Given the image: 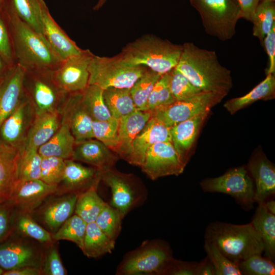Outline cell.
<instances>
[{
  "label": "cell",
  "mask_w": 275,
  "mask_h": 275,
  "mask_svg": "<svg viewBox=\"0 0 275 275\" xmlns=\"http://www.w3.org/2000/svg\"><path fill=\"white\" fill-rule=\"evenodd\" d=\"M175 68L203 91L226 96L233 87L231 71L221 64L216 52L199 47L193 42L183 45Z\"/></svg>",
  "instance_id": "1"
},
{
  "label": "cell",
  "mask_w": 275,
  "mask_h": 275,
  "mask_svg": "<svg viewBox=\"0 0 275 275\" xmlns=\"http://www.w3.org/2000/svg\"><path fill=\"white\" fill-rule=\"evenodd\" d=\"M6 8L15 63L25 70L52 71L57 68L63 60L52 49L43 35L32 29L14 13Z\"/></svg>",
  "instance_id": "2"
},
{
  "label": "cell",
  "mask_w": 275,
  "mask_h": 275,
  "mask_svg": "<svg viewBox=\"0 0 275 275\" xmlns=\"http://www.w3.org/2000/svg\"><path fill=\"white\" fill-rule=\"evenodd\" d=\"M204 240L237 264L253 255H261L264 250L262 239L251 222L235 225L213 222L205 229Z\"/></svg>",
  "instance_id": "3"
},
{
  "label": "cell",
  "mask_w": 275,
  "mask_h": 275,
  "mask_svg": "<svg viewBox=\"0 0 275 275\" xmlns=\"http://www.w3.org/2000/svg\"><path fill=\"white\" fill-rule=\"evenodd\" d=\"M182 49V45L145 35L128 43L118 56L127 65L143 66L162 75L176 67Z\"/></svg>",
  "instance_id": "4"
},
{
  "label": "cell",
  "mask_w": 275,
  "mask_h": 275,
  "mask_svg": "<svg viewBox=\"0 0 275 275\" xmlns=\"http://www.w3.org/2000/svg\"><path fill=\"white\" fill-rule=\"evenodd\" d=\"M173 257L171 248L165 240H146L125 254L116 274L162 275L167 263Z\"/></svg>",
  "instance_id": "5"
},
{
  "label": "cell",
  "mask_w": 275,
  "mask_h": 275,
  "mask_svg": "<svg viewBox=\"0 0 275 275\" xmlns=\"http://www.w3.org/2000/svg\"><path fill=\"white\" fill-rule=\"evenodd\" d=\"M199 13L206 33L222 41L232 39L241 18L237 0H189Z\"/></svg>",
  "instance_id": "6"
},
{
  "label": "cell",
  "mask_w": 275,
  "mask_h": 275,
  "mask_svg": "<svg viewBox=\"0 0 275 275\" xmlns=\"http://www.w3.org/2000/svg\"><path fill=\"white\" fill-rule=\"evenodd\" d=\"M148 69L143 66L127 65L118 55L106 57L93 54L88 67L89 85L97 86L103 90L130 89Z\"/></svg>",
  "instance_id": "7"
},
{
  "label": "cell",
  "mask_w": 275,
  "mask_h": 275,
  "mask_svg": "<svg viewBox=\"0 0 275 275\" xmlns=\"http://www.w3.org/2000/svg\"><path fill=\"white\" fill-rule=\"evenodd\" d=\"M23 88L36 115L58 111L67 94L57 85L52 71L45 69L25 70Z\"/></svg>",
  "instance_id": "8"
},
{
  "label": "cell",
  "mask_w": 275,
  "mask_h": 275,
  "mask_svg": "<svg viewBox=\"0 0 275 275\" xmlns=\"http://www.w3.org/2000/svg\"><path fill=\"white\" fill-rule=\"evenodd\" d=\"M101 181L111 188V203L124 218L146 200V188L133 175L123 174L114 168L101 172Z\"/></svg>",
  "instance_id": "9"
},
{
  "label": "cell",
  "mask_w": 275,
  "mask_h": 275,
  "mask_svg": "<svg viewBox=\"0 0 275 275\" xmlns=\"http://www.w3.org/2000/svg\"><path fill=\"white\" fill-rule=\"evenodd\" d=\"M200 185L204 192L230 196L245 210L254 207L255 185L244 167L232 169L218 177L203 179Z\"/></svg>",
  "instance_id": "10"
},
{
  "label": "cell",
  "mask_w": 275,
  "mask_h": 275,
  "mask_svg": "<svg viewBox=\"0 0 275 275\" xmlns=\"http://www.w3.org/2000/svg\"><path fill=\"white\" fill-rule=\"evenodd\" d=\"M44 246L13 233L0 242V267L4 271L27 266L40 268Z\"/></svg>",
  "instance_id": "11"
},
{
  "label": "cell",
  "mask_w": 275,
  "mask_h": 275,
  "mask_svg": "<svg viewBox=\"0 0 275 275\" xmlns=\"http://www.w3.org/2000/svg\"><path fill=\"white\" fill-rule=\"evenodd\" d=\"M224 97L216 93L202 91L188 99L175 101L150 112L151 117L170 127L201 112L210 109Z\"/></svg>",
  "instance_id": "12"
},
{
  "label": "cell",
  "mask_w": 275,
  "mask_h": 275,
  "mask_svg": "<svg viewBox=\"0 0 275 275\" xmlns=\"http://www.w3.org/2000/svg\"><path fill=\"white\" fill-rule=\"evenodd\" d=\"M187 158L181 155L172 142H159L147 150L142 171L152 180L160 177L182 173Z\"/></svg>",
  "instance_id": "13"
},
{
  "label": "cell",
  "mask_w": 275,
  "mask_h": 275,
  "mask_svg": "<svg viewBox=\"0 0 275 275\" xmlns=\"http://www.w3.org/2000/svg\"><path fill=\"white\" fill-rule=\"evenodd\" d=\"M93 54L90 50L82 49L52 71L54 82L64 93L81 92L89 85L88 67Z\"/></svg>",
  "instance_id": "14"
},
{
  "label": "cell",
  "mask_w": 275,
  "mask_h": 275,
  "mask_svg": "<svg viewBox=\"0 0 275 275\" xmlns=\"http://www.w3.org/2000/svg\"><path fill=\"white\" fill-rule=\"evenodd\" d=\"M78 194H53L47 197L31 214L34 218L51 234L74 213Z\"/></svg>",
  "instance_id": "15"
},
{
  "label": "cell",
  "mask_w": 275,
  "mask_h": 275,
  "mask_svg": "<svg viewBox=\"0 0 275 275\" xmlns=\"http://www.w3.org/2000/svg\"><path fill=\"white\" fill-rule=\"evenodd\" d=\"M36 116L34 109L26 97L23 99L0 126V142L21 148Z\"/></svg>",
  "instance_id": "16"
},
{
  "label": "cell",
  "mask_w": 275,
  "mask_h": 275,
  "mask_svg": "<svg viewBox=\"0 0 275 275\" xmlns=\"http://www.w3.org/2000/svg\"><path fill=\"white\" fill-rule=\"evenodd\" d=\"M81 92L67 93L58 112L69 124L75 143L94 138L93 120L81 103Z\"/></svg>",
  "instance_id": "17"
},
{
  "label": "cell",
  "mask_w": 275,
  "mask_h": 275,
  "mask_svg": "<svg viewBox=\"0 0 275 275\" xmlns=\"http://www.w3.org/2000/svg\"><path fill=\"white\" fill-rule=\"evenodd\" d=\"M42 34L54 52L63 60L82 50L53 19L44 0H40Z\"/></svg>",
  "instance_id": "18"
},
{
  "label": "cell",
  "mask_w": 275,
  "mask_h": 275,
  "mask_svg": "<svg viewBox=\"0 0 275 275\" xmlns=\"http://www.w3.org/2000/svg\"><path fill=\"white\" fill-rule=\"evenodd\" d=\"M159 142H172L170 127L151 117L134 139L130 153L126 161L132 165L141 167L148 149Z\"/></svg>",
  "instance_id": "19"
},
{
  "label": "cell",
  "mask_w": 275,
  "mask_h": 275,
  "mask_svg": "<svg viewBox=\"0 0 275 275\" xmlns=\"http://www.w3.org/2000/svg\"><path fill=\"white\" fill-rule=\"evenodd\" d=\"M57 187V185L47 184L41 179L19 181L10 199L17 210L31 213L47 197L55 194Z\"/></svg>",
  "instance_id": "20"
},
{
  "label": "cell",
  "mask_w": 275,
  "mask_h": 275,
  "mask_svg": "<svg viewBox=\"0 0 275 275\" xmlns=\"http://www.w3.org/2000/svg\"><path fill=\"white\" fill-rule=\"evenodd\" d=\"M25 69L17 63L11 66L0 81V126L23 99Z\"/></svg>",
  "instance_id": "21"
},
{
  "label": "cell",
  "mask_w": 275,
  "mask_h": 275,
  "mask_svg": "<svg viewBox=\"0 0 275 275\" xmlns=\"http://www.w3.org/2000/svg\"><path fill=\"white\" fill-rule=\"evenodd\" d=\"M63 176L57 185L54 195L79 194L89 188L100 176L101 171L84 166L72 159H65Z\"/></svg>",
  "instance_id": "22"
},
{
  "label": "cell",
  "mask_w": 275,
  "mask_h": 275,
  "mask_svg": "<svg viewBox=\"0 0 275 275\" xmlns=\"http://www.w3.org/2000/svg\"><path fill=\"white\" fill-rule=\"evenodd\" d=\"M72 159L84 162L102 172L114 168L117 157L103 143L91 139L75 143Z\"/></svg>",
  "instance_id": "23"
},
{
  "label": "cell",
  "mask_w": 275,
  "mask_h": 275,
  "mask_svg": "<svg viewBox=\"0 0 275 275\" xmlns=\"http://www.w3.org/2000/svg\"><path fill=\"white\" fill-rule=\"evenodd\" d=\"M151 117L150 111L136 109L120 118L118 124V145L115 152L127 160L132 147V143Z\"/></svg>",
  "instance_id": "24"
},
{
  "label": "cell",
  "mask_w": 275,
  "mask_h": 275,
  "mask_svg": "<svg viewBox=\"0 0 275 275\" xmlns=\"http://www.w3.org/2000/svg\"><path fill=\"white\" fill-rule=\"evenodd\" d=\"M248 168L254 179V201L258 204L265 202L275 193V168L264 156L251 159Z\"/></svg>",
  "instance_id": "25"
},
{
  "label": "cell",
  "mask_w": 275,
  "mask_h": 275,
  "mask_svg": "<svg viewBox=\"0 0 275 275\" xmlns=\"http://www.w3.org/2000/svg\"><path fill=\"white\" fill-rule=\"evenodd\" d=\"M61 123V117L58 111L36 115L23 145L20 149H38L53 136Z\"/></svg>",
  "instance_id": "26"
},
{
  "label": "cell",
  "mask_w": 275,
  "mask_h": 275,
  "mask_svg": "<svg viewBox=\"0 0 275 275\" xmlns=\"http://www.w3.org/2000/svg\"><path fill=\"white\" fill-rule=\"evenodd\" d=\"M18 153L17 148L0 142V203L11 198L19 181Z\"/></svg>",
  "instance_id": "27"
},
{
  "label": "cell",
  "mask_w": 275,
  "mask_h": 275,
  "mask_svg": "<svg viewBox=\"0 0 275 275\" xmlns=\"http://www.w3.org/2000/svg\"><path fill=\"white\" fill-rule=\"evenodd\" d=\"M210 110L201 112L170 127L172 143L183 156L186 157V153L194 142L199 128Z\"/></svg>",
  "instance_id": "28"
},
{
  "label": "cell",
  "mask_w": 275,
  "mask_h": 275,
  "mask_svg": "<svg viewBox=\"0 0 275 275\" xmlns=\"http://www.w3.org/2000/svg\"><path fill=\"white\" fill-rule=\"evenodd\" d=\"M75 141L68 123L61 119V125L46 143L38 149L42 157L54 156L64 159H72Z\"/></svg>",
  "instance_id": "29"
},
{
  "label": "cell",
  "mask_w": 275,
  "mask_h": 275,
  "mask_svg": "<svg viewBox=\"0 0 275 275\" xmlns=\"http://www.w3.org/2000/svg\"><path fill=\"white\" fill-rule=\"evenodd\" d=\"M252 224L260 235L264 246L265 257L275 260V215L266 208L264 202L258 204Z\"/></svg>",
  "instance_id": "30"
},
{
  "label": "cell",
  "mask_w": 275,
  "mask_h": 275,
  "mask_svg": "<svg viewBox=\"0 0 275 275\" xmlns=\"http://www.w3.org/2000/svg\"><path fill=\"white\" fill-rule=\"evenodd\" d=\"M101 175L87 189L78 194L74 213L87 224L94 222L106 204L97 193Z\"/></svg>",
  "instance_id": "31"
},
{
  "label": "cell",
  "mask_w": 275,
  "mask_h": 275,
  "mask_svg": "<svg viewBox=\"0 0 275 275\" xmlns=\"http://www.w3.org/2000/svg\"><path fill=\"white\" fill-rule=\"evenodd\" d=\"M115 246V241L111 239L95 222L87 224L81 250L86 256L92 258L100 257L111 253Z\"/></svg>",
  "instance_id": "32"
},
{
  "label": "cell",
  "mask_w": 275,
  "mask_h": 275,
  "mask_svg": "<svg viewBox=\"0 0 275 275\" xmlns=\"http://www.w3.org/2000/svg\"><path fill=\"white\" fill-rule=\"evenodd\" d=\"M13 233L34 240L44 245L54 241L52 234L40 225L31 213L17 209Z\"/></svg>",
  "instance_id": "33"
},
{
  "label": "cell",
  "mask_w": 275,
  "mask_h": 275,
  "mask_svg": "<svg viewBox=\"0 0 275 275\" xmlns=\"http://www.w3.org/2000/svg\"><path fill=\"white\" fill-rule=\"evenodd\" d=\"M275 91L274 75L269 74L266 78L246 95L227 101L224 106L232 115L260 99L272 98Z\"/></svg>",
  "instance_id": "34"
},
{
  "label": "cell",
  "mask_w": 275,
  "mask_h": 275,
  "mask_svg": "<svg viewBox=\"0 0 275 275\" xmlns=\"http://www.w3.org/2000/svg\"><path fill=\"white\" fill-rule=\"evenodd\" d=\"M4 4L30 28L42 34L40 0H5Z\"/></svg>",
  "instance_id": "35"
},
{
  "label": "cell",
  "mask_w": 275,
  "mask_h": 275,
  "mask_svg": "<svg viewBox=\"0 0 275 275\" xmlns=\"http://www.w3.org/2000/svg\"><path fill=\"white\" fill-rule=\"evenodd\" d=\"M105 105L112 117L119 120L136 109L130 89L109 88L103 90Z\"/></svg>",
  "instance_id": "36"
},
{
  "label": "cell",
  "mask_w": 275,
  "mask_h": 275,
  "mask_svg": "<svg viewBox=\"0 0 275 275\" xmlns=\"http://www.w3.org/2000/svg\"><path fill=\"white\" fill-rule=\"evenodd\" d=\"M103 90L89 85L82 92L81 103L93 121H106L113 118L104 101Z\"/></svg>",
  "instance_id": "37"
},
{
  "label": "cell",
  "mask_w": 275,
  "mask_h": 275,
  "mask_svg": "<svg viewBox=\"0 0 275 275\" xmlns=\"http://www.w3.org/2000/svg\"><path fill=\"white\" fill-rule=\"evenodd\" d=\"M250 21L253 24V36L258 38L263 46L264 38L275 24L274 2L260 1Z\"/></svg>",
  "instance_id": "38"
},
{
  "label": "cell",
  "mask_w": 275,
  "mask_h": 275,
  "mask_svg": "<svg viewBox=\"0 0 275 275\" xmlns=\"http://www.w3.org/2000/svg\"><path fill=\"white\" fill-rule=\"evenodd\" d=\"M41 160L38 149H19L17 158L19 181L40 179Z\"/></svg>",
  "instance_id": "39"
},
{
  "label": "cell",
  "mask_w": 275,
  "mask_h": 275,
  "mask_svg": "<svg viewBox=\"0 0 275 275\" xmlns=\"http://www.w3.org/2000/svg\"><path fill=\"white\" fill-rule=\"evenodd\" d=\"M87 225L86 222L74 213L55 233L52 234V239L56 241L62 240L70 241L81 250Z\"/></svg>",
  "instance_id": "40"
},
{
  "label": "cell",
  "mask_w": 275,
  "mask_h": 275,
  "mask_svg": "<svg viewBox=\"0 0 275 275\" xmlns=\"http://www.w3.org/2000/svg\"><path fill=\"white\" fill-rule=\"evenodd\" d=\"M161 75L149 69L130 88L137 109L145 111L151 92Z\"/></svg>",
  "instance_id": "41"
},
{
  "label": "cell",
  "mask_w": 275,
  "mask_h": 275,
  "mask_svg": "<svg viewBox=\"0 0 275 275\" xmlns=\"http://www.w3.org/2000/svg\"><path fill=\"white\" fill-rule=\"evenodd\" d=\"M123 219L119 212L106 203L95 222L111 239L116 241L122 230Z\"/></svg>",
  "instance_id": "42"
},
{
  "label": "cell",
  "mask_w": 275,
  "mask_h": 275,
  "mask_svg": "<svg viewBox=\"0 0 275 275\" xmlns=\"http://www.w3.org/2000/svg\"><path fill=\"white\" fill-rule=\"evenodd\" d=\"M170 71L162 74L155 85L149 97L145 111H151L176 101L170 89Z\"/></svg>",
  "instance_id": "43"
},
{
  "label": "cell",
  "mask_w": 275,
  "mask_h": 275,
  "mask_svg": "<svg viewBox=\"0 0 275 275\" xmlns=\"http://www.w3.org/2000/svg\"><path fill=\"white\" fill-rule=\"evenodd\" d=\"M204 249L213 266L215 275H242L238 264L229 259L214 245L204 241Z\"/></svg>",
  "instance_id": "44"
},
{
  "label": "cell",
  "mask_w": 275,
  "mask_h": 275,
  "mask_svg": "<svg viewBox=\"0 0 275 275\" xmlns=\"http://www.w3.org/2000/svg\"><path fill=\"white\" fill-rule=\"evenodd\" d=\"M58 244V241H53L44 246L40 267L42 275L67 274L60 255Z\"/></svg>",
  "instance_id": "45"
},
{
  "label": "cell",
  "mask_w": 275,
  "mask_h": 275,
  "mask_svg": "<svg viewBox=\"0 0 275 275\" xmlns=\"http://www.w3.org/2000/svg\"><path fill=\"white\" fill-rule=\"evenodd\" d=\"M118 124V120L114 118L106 121H93L94 138L115 151L119 142Z\"/></svg>",
  "instance_id": "46"
},
{
  "label": "cell",
  "mask_w": 275,
  "mask_h": 275,
  "mask_svg": "<svg viewBox=\"0 0 275 275\" xmlns=\"http://www.w3.org/2000/svg\"><path fill=\"white\" fill-rule=\"evenodd\" d=\"M170 86L176 101L188 99L203 91L175 68L170 71Z\"/></svg>",
  "instance_id": "47"
},
{
  "label": "cell",
  "mask_w": 275,
  "mask_h": 275,
  "mask_svg": "<svg viewBox=\"0 0 275 275\" xmlns=\"http://www.w3.org/2000/svg\"><path fill=\"white\" fill-rule=\"evenodd\" d=\"M242 275H274L273 261L261 254L253 255L238 263Z\"/></svg>",
  "instance_id": "48"
},
{
  "label": "cell",
  "mask_w": 275,
  "mask_h": 275,
  "mask_svg": "<svg viewBox=\"0 0 275 275\" xmlns=\"http://www.w3.org/2000/svg\"><path fill=\"white\" fill-rule=\"evenodd\" d=\"M0 57L10 67L15 64L8 12L4 4L0 6Z\"/></svg>",
  "instance_id": "49"
},
{
  "label": "cell",
  "mask_w": 275,
  "mask_h": 275,
  "mask_svg": "<svg viewBox=\"0 0 275 275\" xmlns=\"http://www.w3.org/2000/svg\"><path fill=\"white\" fill-rule=\"evenodd\" d=\"M65 159L54 156L42 157L40 179L50 185H58L62 179Z\"/></svg>",
  "instance_id": "50"
},
{
  "label": "cell",
  "mask_w": 275,
  "mask_h": 275,
  "mask_svg": "<svg viewBox=\"0 0 275 275\" xmlns=\"http://www.w3.org/2000/svg\"><path fill=\"white\" fill-rule=\"evenodd\" d=\"M16 209L10 199L0 203V242L13 233Z\"/></svg>",
  "instance_id": "51"
},
{
  "label": "cell",
  "mask_w": 275,
  "mask_h": 275,
  "mask_svg": "<svg viewBox=\"0 0 275 275\" xmlns=\"http://www.w3.org/2000/svg\"><path fill=\"white\" fill-rule=\"evenodd\" d=\"M197 262H189L173 257L167 263L162 275H195Z\"/></svg>",
  "instance_id": "52"
},
{
  "label": "cell",
  "mask_w": 275,
  "mask_h": 275,
  "mask_svg": "<svg viewBox=\"0 0 275 275\" xmlns=\"http://www.w3.org/2000/svg\"><path fill=\"white\" fill-rule=\"evenodd\" d=\"M263 46L268 57L269 66L266 74L275 73V24L266 35L263 42Z\"/></svg>",
  "instance_id": "53"
},
{
  "label": "cell",
  "mask_w": 275,
  "mask_h": 275,
  "mask_svg": "<svg viewBox=\"0 0 275 275\" xmlns=\"http://www.w3.org/2000/svg\"><path fill=\"white\" fill-rule=\"evenodd\" d=\"M241 14V18L251 20L260 0H237Z\"/></svg>",
  "instance_id": "54"
},
{
  "label": "cell",
  "mask_w": 275,
  "mask_h": 275,
  "mask_svg": "<svg viewBox=\"0 0 275 275\" xmlns=\"http://www.w3.org/2000/svg\"><path fill=\"white\" fill-rule=\"evenodd\" d=\"M195 275H215L213 266L207 256L197 263Z\"/></svg>",
  "instance_id": "55"
},
{
  "label": "cell",
  "mask_w": 275,
  "mask_h": 275,
  "mask_svg": "<svg viewBox=\"0 0 275 275\" xmlns=\"http://www.w3.org/2000/svg\"><path fill=\"white\" fill-rule=\"evenodd\" d=\"M3 275H42V273L39 267L27 266L5 270Z\"/></svg>",
  "instance_id": "56"
},
{
  "label": "cell",
  "mask_w": 275,
  "mask_h": 275,
  "mask_svg": "<svg viewBox=\"0 0 275 275\" xmlns=\"http://www.w3.org/2000/svg\"><path fill=\"white\" fill-rule=\"evenodd\" d=\"M10 67L0 57V80L6 75Z\"/></svg>",
  "instance_id": "57"
},
{
  "label": "cell",
  "mask_w": 275,
  "mask_h": 275,
  "mask_svg": "<svg viewBox=\"0 0 275 275\" xmlns=\"http://www.w3.org/2000/svg\"><path fill=\"white\" fill-rule=\"evenodd\" d=\"M267 210L271 214L275 215V202L272 200L264 202Z\"/></svg>",
  "instance_id": "58"
},
{
  "label": "cell",
  "mask_w": 275,
  "mask_h": 275,
  "mask_svg": "<svg viewBox=\"0 0 275 275\" xmlns=\"http://www.w3.org/2000/svg\"><path fill=\"white\" fill-rule=\"evenodd\" d=\"M107 0H98L97 4L94 6V10H98L105 3Z\"/></svg>",
  "instance_id": "59"
},
{
  "label": "cell",
  "mask_w": 275,
  "mask_h": 275,
  "mask_svg": "<svg viewBox=\"0 0 275 275\" xmlns=\"http://www.w3.org/2000/svg\"><path fill=\"white\" fill-rule=\"evenodd\" d=\"M5 0H0V6L4 5Z\"/></svg>",
  "instance_id": "60"
},
{
  "label": "cell",
  "mask_w": 275,
  "mask_h": 275,
  "mask_svg": "<svg viewBox=\"0 0 275 275\" xmlns=\"http://www.w3.org/2000/svg\"><path fill=\"white\" fill-rule=\"evenodd\" d=\"M4 270L0 267V275H3Z\"/></svg>",
  "instance_id": "61"
},
{
  "label": "cell",
  "mask_w": 275,
  "mask_h": 275,
  "mask_svg": "<svg viewBox=\"0 0 275 275\" xmlns=\"http://www.w3.org/2000/svg\"><path fill=\"white\" fill-rule=\"evenodd\" d=\"M268 1L275 2V0H260V1Z\"/></svg>",
  "instance_id": "62"
},
{
  "label": "cell",
  "mask_w": 275,
  "mask_h": 275,
  "mask_svg": "<svg viewBox=\"0 0 275 275\" xmlns=\"http://www.w3.org/2000/svg\"><path fill=\"white\" fill-rule=\"evenodd\" d=\"M0 81H1V80H0Z\"/></svg>",
  "instance_id": "63"
}]
</instances>
